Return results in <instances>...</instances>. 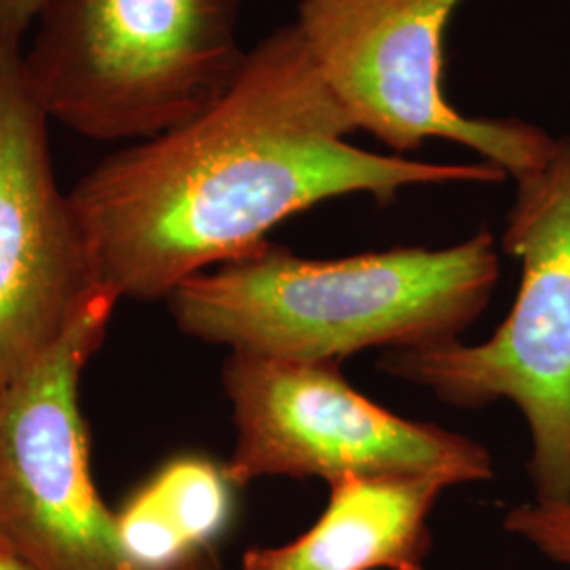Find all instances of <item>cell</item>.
<instances>
[{
    "mask_svg": "<svg viewBox=\"0 0 570 570\" xmlns=\"http://www.w3.org/2000/svg\"><path fill=\"white\" fill-rule=\"evenodd\" d=\"M117 303L102 289L41 362L0 389V543L30 570H136L94 484L79 391Z\"/></svg>",
    "mask_w": 570,
    "mask_h": 570,
    "instance_id": "cell-7",
    "label": "cell"
},
{
    "mask_svg": "<svg viewBox=\"0 0 570 570\" xmlns=\"http://www.w3.org/2000/svg\"><path fill=\"white\" fill-rule=\"evenodd\" d=\"M353 131L298 26L266 35L202 115L125 146L68 193L100 284L119 301L169 298L313 205L346 195L389 204L410 186L508 178L487 161L372 153L348 142Z\"/></svg>",
    "mask_w": 570,
    "mask_h": 570,
    "instance_id": "cell-1",
    "label": "cell"
},
{
    "mask_svg": "<svg viewBox=\"0 0 570 570\" xmlns=\"http://www.w3.org/2000/svg\"><path fill=\"white\" fill-rule=\"evenodd\" d=\"M444 482L341 478L317 522L284 546L249 548L242 570H428L429 518Z\"/></svg>",
    "mask_w": 570,
    "mask_h": 570,
    "instance_id": "cell-9",
    "label": "cell"
},
{
    "mask_svg": "<svg viewBox=\"0 0 570 570\" xmlns=\"http://www.w3.org/2000/svg\"><path fill=\"white\" fill-rule=\"evenodd\" d=\"M223 383L235 423L226 468L239 489L261 478H429L450 489L494 475L482 444L370 402L341 364L230 353Z\"/></svg>",
    "mask_w": 570,
    "mask_h": 570,
    "instance_id": "cell-5",
    "label": "cell"
},
{
    "mask_svg": "<svg viewBox=\"0 0 570 570\" xmlns=\"http://www.w3.org/2000/svg\"><path fill=\"white\" fill-rule=\"evenodd\" d=\"M239 490L212 456L169 459L115 511L127 560L136 570L190 569L225 537Z\"/></svg>",
    "mask_w": 570,
    "mask_h": 570,
    "instance_id": "cell-10",
    "label": "cell"
},
{
    "mask_svg": "<svg viewBox=\"0 0 570 570\" xmlns=\"http://www.w3.org/2000/svg\"><path fill=\"white\" fill-rule=\"evenodd\" d=\"M515 183L503 247L522 275L510 315L487 343L389 351L381 367L452 406L511 402L529 425L534 499L569 501L570 136Z\"/></svg>",
    "mask_w": 570,
    "mask_h": 570,
    "instance_id": "cell-4",
    "label": "cell"
},
{
    "mask_svg": "<svg viewBox=\"0 0 570 570\" xmlns=\"http://www.w3.org/2000/svg\"><path fill=\"white\" fill-rule=\"evenodd\" d=\"M244 0H45L23 82L49 121L144 142L202 115L244 66Z\"/></svg>",
    "mask_w": 570,
    "mask_h": 570,
    "instance_id": "cell-3",
    "label": "cell"
},
{
    "mask_svg": "<svg viewBox=\"0 0 570 570\" xmlns=\"http://www.w3.org/2000/svg\"><path fill=\"white\" fill-rule=\"evenodd\" d=\"M106 289L68 193L49 119L21 75V45L0 41V389L58 345Z\"/></svg>",
    "mask_w": 570,
    "mask_h": 570,
    "instance_id": "cell-8",
    "label": "cell"
},
{
    "mask_svg": "<svg viewBox=\"0 0 570 570\" xmlns=\"http://www.w3.org/2000/svg\"><path fill=\"white\" fill-rule=\"evenodd\" d=\"M0 570H30L20 558L11 550H7L2 543H0Z\"/></svg>",
    "mask_w": 570,
    "mask_h": 570,
    "instance_id": "cell-14",
    "label": "cell"
},
{
    "mask_svg": "<svg viewBox=\"0 0 570 570\" xmlns=\"http://www.w3.org/2000/svg\"><path fill=\"white\" fill-rule=\"evenodd\" d=\"M188 570H223V564L218 560V551H205L190 564Z\"/></svg>",
    "mask_w": 570,
    "mask_h": 570,
    "instance_id": "cell-13",
    "label": "cell"
},
{
    "mask_svg": "<svg viewBox=\"0 0 570 570\" xmlns=\"http://www.w3.org/2000/svg\"><path fill=\"white\" fill-rule=\"evenodd\" d=\"M503 527L551 562L570 569V499H534L532 503L508 511Z\"/></svg>",
    "mask_w": 570,
    "mask_h": 570,
    "instance_id": "cell-11",
    "label": "cell"
},
{
    "mask_svg": "<svg viewBox=\"0 0 570 570\" xmlns=\"http://www.w3.org/2000/svg\"><path fill=\"white\" fill-rule=\"evenodd\" d=\"M499 254L487 230L463 244L301 258L266 242L169 294L184 334L285 362L343 364L366 348L459 341L489 306Z\"/></svg>",
    "mask_w": 570,
    "mask_h": 570,
    "instance_id": "cell-2",
    "label": "cell"
},
{
    "mask_svg": "<svg viewBox=\"0 0 570 570\" xmlns=\"http://www.w3.org/2000/svg\"><path fill=\"white\" fill-rule=\"evenodd\" d=\"M463 0H301L294 21L355 131L391 155L431 138L463 144L520 180L556 138L518 119L469 117L444 94V37Z\"/></svg>",
    "mask_w": 570,
    "mask_h": 570,
    "instance_id": "cell-6",
    "label": "cell"
},
{
    "mask_svg": "<svg viewBox=\"0 0 570 570\" xmlns=\"http://www.w3.org/2000/svg\"><path fill=\"white\" fill-rule=\"evenodd\" d=\"M45 0H0V39L21 41L41 13Z\"/></svg>",
    "mask_w": 570,
    "mask_h": 570,
    "instance_id": "cell-12",
    "label": "cell"
}]
</instances>
